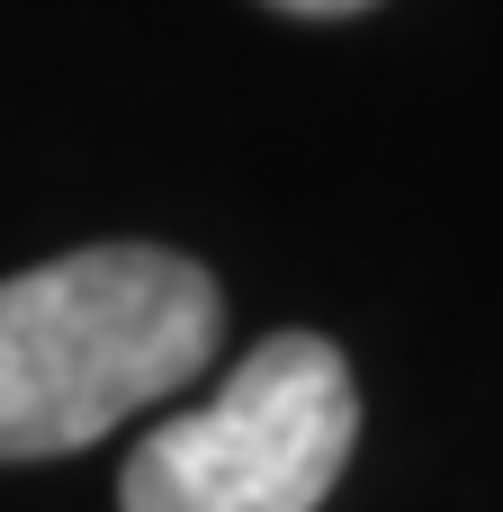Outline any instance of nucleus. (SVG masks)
Listing matches in <instances>:
<instances>
[{
	"instance_id": "3",
	"label": "nucleus",
	"mask_w": 503,
	"mask_h": 512,
	"mask_svg": "<svg viewBox=\"0 0 503 512\" xmlns=\"http://www.w3.org/2000/svg\"><path fill=\"white\" fill-rule=\"evenodd\" d=\"M279 9H297V18H351V9H369V0H279Z\"/></svg>"
},
{
	"instance_id": "2",
	"label": "nucleus",
	"mask_w": 503,
	"mask_h": 512,
	"mask_svg": "<svg viewBox=\"0 0 503 512\" xmlns=\"http://www.w3.org/2000/svg\"><path fill=\"white\" fill-rule=\"evenodd\" d=\"M360 396L333 342L270 333L198 414L126 459V512H315L351 468Z\"/></svg>"
},
{
	"instance_id": "1",
	"label": "nucleus",
	"mask_w": 503,
	"mask_h": 512,
	"mask_svg": "<svg viewBox=\"0 0 503 512\" xmlns=\"http://www.w3.org/2000/svg\"><path fill=\"white\" fill-rule=\"evenodd\" d=\"M216 333V279L153 243H99L0 279V468L90 450L162 405L216 360Z\"/></svg>"
}]
</instances>
